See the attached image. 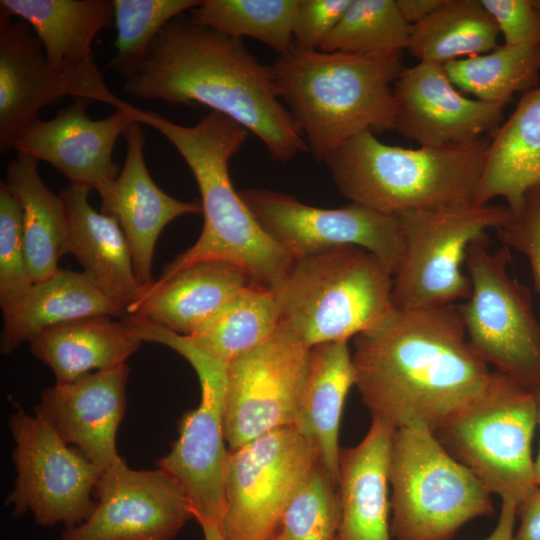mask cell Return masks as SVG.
<instances>
[{
	"mask_svg": "<svg viewBox=\"0 0 540 540\" xmlns=\"http://www.w3.org/2000/svg\"><path fill=\"white\" fill-rule=\"evenodd\" d=\"M355 386L372 418L433 432L468 405L491 371L471 346L455 305L395 308L355 337Z\"/></svg>",
	"mask_w": 540,
	"mask_h": 540,
	"instance_id": "6da1fadb",
	"label": "cell"
},
{
	"mask_svg": "<svg viewBox=\"0 0 540 540\" xmlns=\"http://www.w3.org/2000/svg\"><path fill=\"white\" fill-rule=\"evenodd\" d=\"M124 91L148 101L201 104L254 133L280 162L307 144L276 94L270 66L235 39L180 15L156 36Z\"/></svg>",
	"mask_w": 540,
	"mask_h": 540,
	"instance_id": "7a4b0ae2",
	"label": "cell"
},
{
	"mask_svg": "<svg viewBox=\"0 0 540 540\" xmlns=\"http://www.w3.org/2000/svg\"><path fill=\"white\" fill-rule=\"evenodd\" d=\"M129 111L134 121L155 128L175 146L201 194L204 224L198 240L169 262L157 281L199 261L222 260L245 270L252 283L275 291L294 258L259 223L235 191L229 174V161L249 131L215 111L194 126L176 124L131 104Z\"/></svg>",
	"mask_w": 540,
	"mask_h": 540,
	"instance_id": "3957f363",
	"label": "cell"
},
{
	"mask_svg": "<svg viewBox=\"0 0 540 540\" xmlns=\"http://www.w3.org/2000/svg\"><path fill=\"white\" fill-rule=\"evenodd\" d=\"M270 69L277 96L319 162L364 131L394 129L391 84L404 69L402 52L366 55L293 46Z\"/></svg>",
	"mask_w": 540,
	"mask_h": 540,
	"instance_id": "277c9868",
	"label": "cell"
},
{
	"mask_svg": "<svg viewBox=\"0 0 540 540\" xmlns=\"http://www.w3.org/2000/svg\"><path fill=\"white\" fill-rule=\"evenodd\" d=\"M489 138L438 147L404 148L364 131L324 163L340 193L381 213L398 215L471 203Z\"/></svg>",
	"mask_w": 540,
	"mask_h": 540,
	"instance_id": "5b68a950",
	"label": "cell"
},
{
	"mask_svg": "<svg viewBox=\"0 0 540 540\" xmlns=\"http://www.w3.org/2000/svg\"><path fill=\"white\" fill-rule=\"evenodd\" d=\"M274 292L281 321L309 348L348 342L396 308L393 273L375 255L356 246L294 259Z\"/></svg>",
	"mask_w": 540,
	"mask_h": 540,
	"instance_id": "8992f818",
	"label": "cell"
},
{
	"mask_svg": "<svg viewBox=\"0 0 540 540\" xmlns=\"http://www.w3.org/2000/svg\"><path fill=\"white\" fill-rule=\"evenodd\" d=\"M389 484L396 540H450L467 522L493 511L492 494L422 426L395 430Z\"/></svg>",
	"mask_w": 540,
	"mask_h": 540,
	"instance_id": "52a82bcc",
	"label": "cell"
},
{
	"mask_svg": "<svg viewBox=\"0 0 540 540\" xmlns=\"http://www.w3.org/2000/svg\"><path fill=\"white\" fill-rule=\"evenodd\" d=\"M534 393L498 371L483 390L434 433L491 494L518 506L536 488Z\"/></svg>",
	"mask_w": 540,
	"mask_h": 540,
	"instance_id": "ba28073f",
	"label": "cell"
},
{
	"mask_svg": "<svg viewBox=\"0 0 540 540\" xmlns=\"http://www.w3.org/2000/svg\"><path fill=\"white\" fill-rule=\"evenodd\" d=\"M129 324L142 341L160 343L181 354L198 376L200 403L183 414L179 436L157 466L179 484L200 525L213 523L221 527L228 458L223 429L227 363L201 349L188 336L139 316L130 317Z\"/></svg>",
	"mask_w": 540,
	"mask_h": 540,
	"instance_id": "9c48e42d",
	"label": "cell"
},
{
	"mask_svg": "<svg viewBox=\"0 0 540 540\" xmlns=\"http://www.w3.org/2000/svg\"><path fill=\"white\" fill-rule=\"evenodd\" d=\"M510 213L507 206L471 202L396 215L403 253L393 275L395 307H442L466 300L471 291L463 271L468 248L488 230L501 228Z\"/></svg>",
	"mask_w": 540,
	"mask_h": 540,
	"instance_id": "30bf717a",
	"label": "cell"
},
{
	"mask_svg": "<svg viewBox=\"0 0 540 540\" xmlns=\"http://www.w3.org/2000/svg\"><path fill=\"white\" fill-rule=\"evenodd\" d=\"M507 246L489 247L487 236L467 251L471 291L460 308L467 338L496 371L533 390L540 386V319L530 290L510 275Z\"/></svg>",
	"mask_w": 540,
	"mask_h": 540,
	"instance_id": "8fae6325",
	"label": "cell"
},
{
	"mask_svg": "<svg viewBox=\"0 0 540 540\" xmlns=\"http://www.w3.org/2000/svg\"><path fill=\"white\" fill-rule=\"evenodd\" d=\"M318 463L314 446L293 426L228 450L225 538L273 540L288 503Z\"/></svg>",
	"mask_w": 540,
	"mask_h": 540,
	"instance_id": "7c38bea8",
	"label": "cell"
},
{
	"mask_svg": "<svg viewBox=\"0 0 540 540\" xmlns=\"http://www.w3.org/2000/svg\"><path fill=\"white\" fill-rule=\"evenodd\" d=\"M9 427L17 477L6 502L13 515L30 511L39 525L63 523L65 528L88 519L96 508L92 494L103 470L67 444L36 410L29 415L18 408Z\"/></svg>",
	"mask_w": 540,
	"mask_h": 540,
	"instance_id": "4fadbf2b",
	"label": "cell"
},
{
	"mask_svg": "<svg viewBox=\"0 0 540 540\" xmlns=\"http://www.w3.org/2000/svg\"><path fill=\"white\" fill-rule=\"evenodd\" d=\"M310 349L281 321L268 341L227 363L223 429L228 450L294 426Z\"/></svg>",
	"mask_w": 540,
	"mask_h": 540,
	"instance_id": "5bb4252c",
	"label": "cell"
},
{
	"mask_svg": "<svg viewBox=\"0 0 540 540\" xmlns=\"http://www.w3.org/2000/svg\"><path fill=\"white\" fill-rule=\"evenodd\" d=\"M239 193L263 228L294 259L356 246L375 255L393 275L400 263L403 237L394 215L352 202L336 209L313 207L266 189Z\"/></svg>",
	"mask_w": 540,
	"mask_h": 540,
	"instance_id": "9a60e30c",
	"label": "cell"
},
{
	"mask_svg": "<svg viewBox=\"0 0 540 540\" xmlns=\"http://www.w3.org/2000/svg\"><path fill=\"white\" fill-rule=\"evenodd\" d=\"M96 508L60 540H173L194 518L179 484L161 469H131L120 457L95 485Z\"/></svg>",
	"mask_w": 540,
	"mask_h": 540,
	"instance_id": "2e32d148",
	"label": "cell"
},
{
	"mask_svg": "<svg viewBox=\"0 0 540 540\" xmlns=\"http://www.w3.org/2000/svg\"><path fill=\"white\" fill-rule=\"evenodd\" d=\"M394 130L420 146L438 147L472 141L492 132L505 106L470 99L449 79L444 66L418 62L404 68L393 83Z\"/></svg>",
	"mask_w": 540,
	"mask_h": 540,
	"instance_id": "e0dca14e",
	"label": "cell"
},
{
	"mask_svg": "<svg viewBox=\"0 0 540 540\" xmlns=\"http://www.w3.org/2000/svg\"><path fill=\"white\" fill-rule=\"evenodd\" d=\"M0 7L30 25L50 67L74 82L85 100L125 106L105 85L92 51L96 35L112 23L113 0H1Z\"/></svg>",
	"mask_w": 540,
	"mask_h": 540,
	"instance_id": "ac0fdd59",
	"label": "cell"
},
{
	"mask_svg": "<svg viewBox=\"0 0 540 540\" xmlns=\"http://www.w3.org/2000/svg\"><path fill=\"white\" fill-rule=\"evenodd\" d=\"M89 101L76 99L50 120H36L16 141L17 153L45 161L72 185L98 191L118 174L112 154L134 121L129 103L100 120L86 113Z\"/></svg>",
	"mask_w": 540,
	"mask_h": 540,
	"instance_id": "d6986e66",
	"label": "cell"
},
{
	"mask_svg": "<svg viewBox=\"0 0 540 540\" xmlns=\"http://www.w3.org/2000/svg\"><path fill=\"white\" fill-rule=\"evenodd\" d=\"M128 375L125 363L55 383L42 391L35 410L67 444L104 470L120 458L116 435L125 414Z\"/></svg>",
	"mask_w": 540,
	"mask_h": 540,
	"instance_id": "ffe728a7",
	"label": "cell"
},
{
	"mask_svg": "<svg viewBox=\"0 0 540 540\" xmlns=\"http://www.w3.org/2000/svg\"><path fill=\"white\" fill-rule=\"evenodd\" d=\"M0 7V152L14 149L45 105L65 96L84 99L81 89L53 70L28 23Z\"/></svg>",
	"mask_w": 540,
	"mask_h": 540,
	"instance_id": "44dd1931",
	"label": "cell"
},
{
	"mask_svg": "<svg viewBox=\"0 0 540 540\" xmlns=\"http://www.w3.org/2000/svg\"><path fill=\"white\" fill-rule=\"evenodd\" d=\"M127 151L119 175L97 192L101 212L115 218L130 246L135 274L145 288L154 283L151 264L156 242L168 223L179 216L202 213L201 203L177 200L162 191L145 164V135L133 122L125 134Z\"/></svg>",
	"mask_w": 540,
	"mask_h": 540,
	"instance_id": "7402d4cb",
	"label": "cell"
},
{
	"mask_svg": "<svg viewBox=\"0 0 540 540\" xmlns=\"http://www.w3.org/2000/svg\"><path fill=\"white\" fill-rule=\"evenodd\" d=\"M91 188L69 184L60 190L69 234L65 254H72L87 279L126 315L133 314L146 288L136 277L127 238L118 221L89 204Z\"/></svg>",
	"mask_w": 540,
	"mask_h": 540,
	"instance_id": "603a6c76",
	"label": "cell"
},
{
	"mask_svg": "<svg viewBox=\"0 0 540 540\" xmlns=\"http://www.w3.org/2000/svg\"><path fill=\"white\" fill-rule=\"evenodd\" d=\"M395 429L372 418L359 444L341 451L337 540H390L389 467Z\"/></svg>",
	"mask_w": 540,
	"mask_h": 540,
	"instance_id": "cb8c5ba5",
	"label": "cell"
},
{
	"mask_svg": "<svg viewBox=\"0 0 540 540\" xmlns=\"http://www.w3.org/2000/svg\"><path fill=\"white\" fill-rule=\"evenodd\" d=\"M251 282L246 271L235 264L199 261L166 280H155L130 315L190 336Z\"/></svg>",
	"mask_w": 540,
	"mask_h": 540,
	"instance_id": "d4e9b609",
	"label": "cell"
},
{
	"mask_svg": "<svg viewBox=\"0 0 540 540\" xmlns=\"http://www.w3.org/2000/svg\"><path fill=\"white\" fill-rule=\"evenodd\" d=\"M540 185V83L522 94L511 115L489 138L473 203L503 198L517 209Z\"/></svg>",
	"mask_w": 540,
	"mask_h": 540,
	"instance_id": "484cf974",
	"label": "cell"
},
{
	"mask_svg": "<svg viewBox=\"0 0 540 540\" xmlns=\"http://www.w3.org/2000/svg\"><path fill=\"white\" fill-rule=\"evenodd\" d=\"M355 385L348 342H327L310 349L294 426L316 449L319 464L337 484L338 444L344 402Z\"/></svg>",
	"mask_w": 540,
	"mask_h": 540,
	"instance_id": "4316f807",
	"label": "cell"
},
{
	"mask_svg": "<svg viewBox=\"0 0 540 540\" xmlns=\"http://www.w3.org/2000/svg\"><path fill=\"white\" fill-rule=\"evenodd\" d=\"M115 318L96 315L50 327L29 342L31 352L58 384L125 364L143 341L124 318Z\"/></svg>",
	"mask_w": 540,
	"mask_h": 540,
	"instance_id": "83f0119b",
	"label": "cell"
},
{
	"mask_svg": "<svg viewBox=\"0 0 540 540\" xmlns=\"http://www.w3.org/2000/svg\"><path fill=\"white\" fill-rule=\"evenodd\" d=\"M96 315L126 316L83 272L59 269L35 282L17 309L3 319L1 352L12 353L50 327Z\"/></svg>",
	"mask_w": 540,
	"mask_h": 540,
	"instance_id": "f1b7e54d",
	"label": "cell"
},
{
	"mask_svg": "<svg viewBox=\"0 0 540 540\" xmlns=\"http://www.w3.org/2000/svg\"><path fill=\"white\" fill-rule=\"evenodd\" d=\"M37 163V159L17 153L7 166L5 182L22 206L25 250L34 283L59 271L58 261L65 254L69 234L64 201L43 182Z\"/></svg>",
	"mask_w": 540,
	"mask_h": 540,
	"instance_id": "f546056e",
	"label": "cell"
},
{
	"mask_svg": "<svg viewBox=\"0 0 540 540\" xmlns=\"http://www.w3.org/2000/svg\"><path fill=\"white\" fill-rule=\"evenodd\" d=\"M498 27L480 0H444L411 26L407 50L418 62L445 65L495 49Z\"/></svg>",
	"mask_w": 540,
	"mask_h": 540,
	"instance_id": "4dcf8cb0",
	"label": "cell"
},
{
	"mask_svg": "<svg viewBox=\"0 0 540 540\" xmlns=\"http://www.w3.org/2000/svg\"><path fill=\"white\" fill-rule=\"evenodd\" d=\"M280 322L275 292L251 282L188 337L228 363L268 341Z\"/></svg>",
	"mask_w": 540,
	"mask_h": 540,
	"instance_id": "1f68e13d",
	"label": "cell"
},
{
	"mask_svg": "<svg viewBox=\"0 0 540 540\" xmlns=\"http://www.w3.org/2000/svg\"><path fill=\"white\" fill-rule=\"evenodd\" d=\"M444 69L456 88L476 99L506 106L540 83V45L503 44L492 51L449 62Z\"/></svg>",
	"mask_w": 540,
	"mask_h": 540,
	"instance_id": "d6a6232c",
	"label": "cell"
},
{
	"mask_svg": "<svg viewBox=\"0 0 540 540\" xmlns=\"http://www.w3.org/2000/svg\"><path fill=\"white\" fill-rule=\"evenodd\" d=\"M297 4L298 0H204L190 10L189 17L235 39H257L279 55L294 46Z\"/></svg>",
	"mask_w": 540,
	"mask_h": 540,
	"instance_id": "836d02e7",
	"label": "cell"
},
{
	"mask_svg": "<svg viewBox=\"0 0 540 540\" xmlns=\"http://www.w3.org/2000/svg\"><path fill=\"white\" fill-rule=\"evenodd\" d=\"M411 25L396 0H351L320 49L349 54H390L407 50Z\"/></svg>",
	"mask_w": 540,
	"mask_h": 540,
	"instance_id": "e575fe53",
	"label": "cell"
},
{
	"mask_svg": "<svg viewBox=\"0 0 540 540\" xmlns=\"http://www.w3.org/2000/svg\"><path fill=\"white\" fill-rule=\"evenodd\" d=\"M199 0H113L116 53L109 63L128 78L141 65L160 31L173 19L201 4Z\"/></svg>",
	"mask_w": 540,
	"mask_h": 540,
	"instance_id": "d590c367",
	"label": "cell"
},
{
	"mask_svg": "<svg viewBox=\"0 0 540 540\" xmlns=\"http://www.w3.org/2000/svg\"><path fill=\"white\" fill-rule=\"evenodd\" d=\"M340 522L337 484L318 463L288 503L273 540H337Z\"/></svg>",
	"mask_w": 540,
	"mask_h": 540,
	"instance_id": "8d00e7d4",
	"label": "cell"
},
{
	"mask_svg": "<svg viewBox=\"0 0 540 540\" xmlns=\"http://www.w3.org/2000/svg\"><path fill=\"white\" fill-rule=\"evenodd\" d=\"M23 233V210L16 195L0 183V306L9 317L32 288Z\"/></svg>",
	"mask_w": 540,
	"mask_h": 540,
	"instance_id": "74e56055",
	"label": "cell"
},
{
	"mask_svg": "<svg viewBox=\"0 0 540 540\" xmlns=\"http://www.w3.org/2000/svg\"><path fill=\"white\" fill-rule=\"evenodd\" d=\"M510 211L508 220L497 231L505 246L526 257L540 295V185L529 190L520 206Z\"/></svg>",
	"mask_w": 540,
	"mask_h": 540,
	"instance_id": "f35d334b",
	"label": "cell"
},
{
	"mask_svg": "<svg viewBox=\"0 0 540 540\" xmlns=\"http://www.w3.org/2000/svg\"><path fill=\"white\" fill-rule=\"evenodd\" d=\"M351 0H298L293 24L294 47L319 50Z\"/></svg>",
	"mask_w": 540,
	"mask_h": 540,
	"instance_id": "ab89813d",
	"label": "cell"
},
{
	"mask_svg": "<svg viewBox=\"0 0 540 540\" xmlns=\"http://www.w3.org/2000/svg\"><path fill=\"white\" fill-rule=\"evenodd\" d=\"M495 21L504 44L540 45V14L533 0H480Z\"/></svg>",
	"mask_w": 540,
	"mask_h": 540,
	"instance_id": "60d3db41",
	"label": "cell"
},
{
	"mask_svg": "<svg viewBox=\"0 0 540 540\" xmlns=\"http://www.w3.org/2000/svg\"><path fill=\"white\" fill-rule=\"evenodd\" d=\"M520 523L515 540H540V486H538L517 509Z\"/></svg>",
	"mask_w": 540,
	"mask_h": 540,
	"instance_id": "b9f144b4",
	"label": "cell"
},
{
	"mask_svg": "<svg viewBox=\"0 0 540 540\" xmlns=\"http://www.w3.org/2000/svg\"><path fill=\"white\" fill-rule=\"evenodd\" d=\"M518 505L511 501H501L497 524L485 540H515V522Z\"/></svg>",
	"mask_w": 540,
	"mask_h": 540,
	"instance_id": "7bdbcfd3",
	"label": "cell"
},
{
	"mask_svg": "<svg viewBox=\"0 0 540 540\" xmlns=\"http://www.w3.org/2000/svg\"><path fill=\"white\" fill-rule=\"evenodd\" d=\"M405 18L412 26L433 13L444 0H396Z\"/></svg>",
	"mask_w": 540,
	"mask_h": 540,
	"instance_id": "ee69618b",
	"label": "cell"
},
{
	"mask_svg": "<svg viewBox=\"0 0 540 540\" xmlns=\"http://www.w3.org/2000/svg\"><path fill=\"white\" fill-rule=\"evenodd\" d=\"M535 396L536 401V410H537V427L540 431V386L532 390ZM534 472H535V482L537 487L540 486V443L539 450L536 458L534 459Z\"/></svg>",
	"mask_w": 540,
	"mask_h": 540,
	"instance_id": "f6af8a7d",
	"label": "cell"
},
{
	"mask_svg": "<svg viewBox=\"0 0 540 540\" xmlns=\"http://www.w3.org/2000/svg\"><path fill=\"white\" fill-rule=\"evenodd\" d=\"M200 526L203 531L204 540H227L220 526L213 523H203Z\"/></svg>",
	"mask_w": 540,
	"mask_h": 540,
	"instance_id": "bcb514c9",
	"label": "cell"
},
{
	"mask_svg": "<svg viewBox=\"0 0 540 540\" xmlns=\"http://www.w3.org/2000/svg\"><path fill=\"white\" fill-rule=\"evenodd\" d=\"M533 3L538 11V13L540 14V0H533Z\"/></svg>",
	"mask_w": 540,
	"mask_h": 540,
	"instance_id": "7dc6e473",
	"label": "cell"
}]
</instances>
